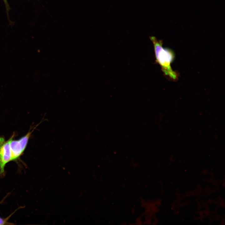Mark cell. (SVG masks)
Instances as JSON below:
<instances>
[{
  "instance_id": "obj_3",
  "label": "cell",
  "mask_w": 225,
  "mask_h": 225,
  "mask_svg": "<svg viewBox=\"0 0 225 225\" xmlns=\"http://www.w3.org/2000/svg\"><path fill=\"white\" fill-rule=\"evenodd\" d=\"M13 135L9 140L6 141L5 138L0 137V173L4 172L6 164L11 161V154L10 143Z\"/></svg>"
},
{
  "instance_id": "obj_5",
  "label": "cell",
  "mask_w": 225,
  "mask_h": 225,
  "mask_svg": "<svg viewBox=\"0 0 225 225\" xmlns=\"http://www.w3.org/2000/svg\"><path fill=\"white\" fill-rule=\"evenodd\" d=\"M5 2V4H6V5H7V2L6 0H3Z\"/></svg>"
},
{
  "instance_id": "obj_4",
  "label": "cell",
  "mask_w": 225,
  "mask_h": 225,
  "mask_svg": "<svg viewBox=\"0 0 225 225\" xmlns=\"http://www.w3.org/2000/svg\"><path fill=\"white\" fill-rule=\"evenodd\" d=\"M7 220L8 218L7 219H5L0 218V225H4L6 224V223H7Z\"/></svg>"
},
{
  "instance_id": "obj_2",
  "label": "cell",
  "mask_w": 225,
  "mask_h": 225,
  "mask_svg": "<svg viewBox=\"0 0 225 225\" xmlns=\"http://www.w3.org/2000/svg\"><path fill=\"white\" fill-rule=\"evenodd\" d=\"M35 128L18 140H12L13 137L12 138L10 143L11 161L18 158L23 152L27 146L29 138Z\"/></svg>"
},
{
  "instance_id": "obj_1",
  "label": "cell",
  "mask_w": 225,
  "mask_h": 225,
  "mask_svg": "<svg viewBox=\"0 0 225 225\" xmlns=\"http://www.w3.org/2000/svg\"><path fill=\"white\" fill-rule=\"evenodd\" d=\"M153 43L156 61L160 65L164 74L173 80L178 79V75L171 67V63L174 60L175 54L170 48L162 46V41L158 40L154 36L150 37Z\"/></svg>"
}]
</instances>
